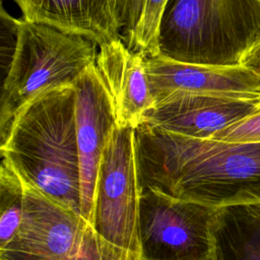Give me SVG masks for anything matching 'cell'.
<instances>
[{"mask_svg":"<svg viewBox=\"0 0 260 260\" xmlns=\"http://www.w3.org/2000/svg\"><path fill=\"white\" fill-rule=\"evenodd\" d=\"M141 190L212 208L260 205V141H221L135 127Z\"/></svg>","mask_w":260,"mask_h":260,"instance_id":"6da1fadb","label":"cell"},{"mask_svg":"<svg viewBox=\"0 0 260 260\" xmlns=\"http://www.w3.org/2000/svg\"><path fill=\"white\" fill-rule=\"evenodd\" d=\"M0 150L24 181L81 214L73 85L46 90L24 105Z\"/></svg>","mask_w":260,"mask_h":260,"instance_id":"7a4b0ae2","label":"cell"},{"mask_svg":"<svg viewBox=\"0 0 260 260\" xmlns=\"http://www.w3.org/2000/svg\"><path fill=\"white\" fill-rule=\"evenodd\" d=\"M260 37V0H170L159 55L172 60L238 65Z\"/></svg>","mask_w":260,"mask_h":260,"instance_id":"3957f363","label":"cell"},{"mask_svg":"<svg viewBox=\"0 0 260 260\" xmlns=\"http://www.w3.org/2000/svg\"><path fill=\"white\" fill-rule=\"evenodd\" d=\"M15 46L3 82L0 138L6 137L18 111L40 93L71 86L95 63L98 45L52 25L14 20Z\"/></svg>","mask_w":260,"mask_h":260,"instance_id":"277c9868","label":"cell"},{"mask_svg":"<svg viewBox=\"0 0 260 260\" xmlns=\"http://www.w3.org/2000/svg\"><path fill=\"white\" fill-rule=\"evenodd\" d=\"M23 185L20 225L0 248V260H140L103 238L81 214L24 180Z\"/></svg>","mask_w":260,"mask_h":260,"instance_id":"5b68a950","label":"cell"},{"mask_svg":"<svg viewBox=\"0 0 260 260\" xmlns=\"http://www.w3.org/2000/svg\"><path fill=\"white\" fill-rule=\"evenodd\" d=\"M140 196L135 128L117 124L107 139L100 160L93 228L110 243L138 256Z\"/></svg>","mask_w":260,"mask_h":260,"instance_id":"8992f818","label":"cell"},{"mask_svg":"<svg viewBox=\"0 0 260 260\" xmlns=\"http://www.w3.org/2000/svg\"><path fill=\"white\" fill-rule=\"evenodd\" d=\"M217 209L141 190L140 260H208Z\"/></svg>","mask_w":260,"mask_h":260,"instance_id":"52a82bcc","label":"cell"},{"mask_svg":"<svg viewBox=\"0 0 260 260\" xmlns=\"http://www.w3.org/2000/svg\"><path fill=\"white\" fill-rule=\"evenodd\" d=\"M75 120L79 154L81 215L93 225L94 189L103 149L117 125V115L98 66L75 80Z\"/></svg>","mask_w":260,"mask_h":260,"instance_id":"ba28073f","label":"cell"},{"mask_svg":"<svg viewBox=\"0 0 260 260\" xmlns=\"http://www.w3.org/2000/svg\"><path fill=\"white\" fill-rule=\"evenodd\" d=\"M146 64L154 104L173 93L260 100V72L241 64L185 63L160 55L147 57Z\"/></svg>","mask_w":260,"mask_h":260,"instance_id":"9c48e42d","label":"cell"},{"mask_svg":"<svg viewBox=\"0 0 260 260\" xmlns=\"http://www.w3.org/2000/svg\"><path fill=\"white\" fill-rule=\"evenodd\" d=\"M260 110V100L173 93L145 112L140 124L178 135L211 139Z\"/></svg>","mask_w":260,"mask_h":260,"instance_id":"30bf717a","label":"cell"},{"mask_svg":"<svg viewBox=\"0 0 260 260\" xmlns=\"http://www.w3.org/2000/svg\"><path fill=\"white\" fill-rule=\"evenodd\" d=\"M95 64L114 104L117 124L138 126L153 107L147 57L131 50L122 38L99 46Z\"/></svg>","mask_w":260,"mask_h":260,"instance_id":"8fae6325","label":"cell"},{"mask_svg":"<svg viewBox=\"0 0 260 260\" xmlns=\"http://www.w3.org/2000/svg\"><path fill=\"white\" fill-rule=\"evenodd\" d=\"M22 18L83 36L98 46L122 38L120 0H12Z\"/></svg>","mask_w":260,"mask_h":260,"instance_id":"7c38bea8","label":"cell"},{"mask_svg":"<svg viewBox=\"0 0 260 260\" xmlns=\"http://www.w3.org/2000/svg\"><path fill=\"white\" fill-rule=\"evenodd\" d=\"M212 260H260V205L217 209L212 225Z\"/></svg>","mask_w":260,"mask_h":260,"instance_id":"4fadbf2b","label":"cell"},{"mask_svg":"<svg viewBox=\"0 0 260 260\" xmlns=\"http://www.w3.org/2000/svg\"><path fill=\"white\" fill-rule=\"evenodd\" d=\"M0 248L17 233L20 225L23 202V180L13 166L2 156L0 168Z\"/></svg>","mask_w":260,"mask_h":260,"instance_id":"5bb4252c","label":"cell"},{"mask_svg":"<svg viewBox=\"0 0 260 260\" xmlns=\"http://www.w3.org/2000/svg\"><path fill=\"white\" fill-rule=\"evenodd\" d=\"M170 0H143L137 24L124 40L133 51L146 57L159 55V32L161 20Z\"/></svg>","mask_w":260,"mask_h":260,"instance_id":"9a60e30c","label":"cell"},{"mask_svg":"<svg viewBox=\"0 0 260 260\" xmlns=\"http://www.w3.org/2000/svg\"><path fill=\"white\" fill-rule=\"evenodd\" d=\"M211 139L231 142L260 141V110L219 131Z\"/></svg>","mask_w":260,"mask_h":260,"instance_id":"2e32d148","label":"cell"},{"mask_svg":"<svg viewBox=\"0 0 260 260\" xmlns=\"http://www.w3.org/2000/svg\"><path fill=\"white\" fill-rule=\"evenodd\" d=\"M142 4L143 0H120L124 32L123 40H126L134 30L140 15Z\"/></svg>","mask_w":260,"mask_h":260,"instance_id":"e0dca14e","label":"cell"},{"mask_svg":"<svg viewBox=\"0 0 260 260\" xmlns=\"http://www.w3.org/2000/svg\"><path fill=\"white\" fill-rule=\"evenodd\" d=\"M240 64L260 72V37H258L246 50L240 60Z\"/></svg>","mask_w":260,"mask_h":260,"instance_id":"ac0fdd59","label":"cell"},{"mask_svg":"<svg viewBox=\"0 0 260 260\" xmlns=\"http://www.w3.org/2000/svg\"><path fill=\"white\" fill-rule=\"evenodd\" d=\"M208 260H212V259H211V258H210V259H208Z\"/></svg>","mask_w":260,"mask_h":260,"instance_id":"d6986e66","label":"cell"}]
</instances>
